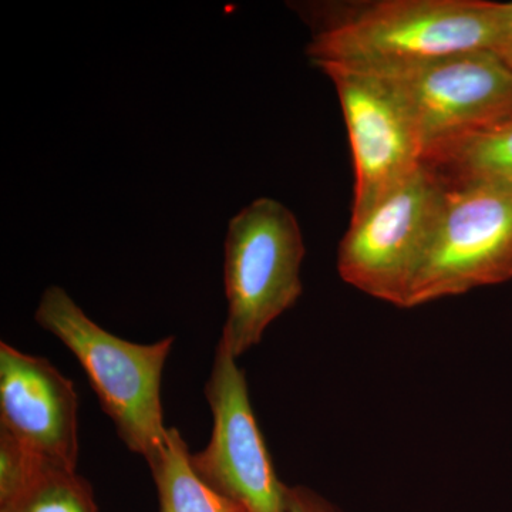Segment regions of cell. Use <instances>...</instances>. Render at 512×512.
Returning <instances> with one entry per match:
<instances>
[{"label":"cell","mask_w":512,"mask_h":512,"mask_svg":"<svg viewBox=\"0 0 512 512\" xmlns=\"http://www.w3.org/2000/svg\"><path fill=\"white\" fill-rule=\"evenodd\" d=\"M305 9L315 30L306 55L316 67L380 69L457 53L490 52L498 2L379 0Z\"/></svg>","instance_id":"obj_1"},{"label":"cell","mask_w":512,"mask_h":512,"mask_svg":"<svg viewBox=\"0 0 512 512\" xmlns=\"http://www.w3.org/2000/svg\"><path fill=\"white\" fill-rule=\"evenodd\" d=\"M35 319L82 365L101 409L131 453L153 463L167 439L161 382L174 336L150 343L128 342L107 332L60 286L43 292Z\"/></svg>","instance_id":"obj_2"},{"label":"cell","mask_w":512,"mask_h":512,"mask_svg":"<svg viewBox=\"0 0 512 512\" xmlns=\"http://www.w3.org/2000/svg\"><path fill=\"white\" fill-rule=\"evenodd\" d=\"M303 258L298 220L281 202L259 198L229 222L224 265L228 316L220 342L237 359L301 298Z\"/></svg>","instance_id":"obj_3"},{"label":"cell","mask_w":512,"mask_h":512,"mask_svg":"<svg viewBox=\"0 0 512 512\" xmlns=\"http://www.w3.org/2000/svg\"><path fill=\"white\" fill-rule=\"evenodd\" d=\"M446 191L421 164L363 217L350 221L338 249L340 278L373 298L404 308Z\"/></svg>","instance_id":"obj_4"},{"label":"cell","mask_w":512,"mask_h":512,"mask_svg":"<svg viewBox=\"0 0 512 512\" xmlns=\"http://www.w3.org/2000/svg\"><path fill=\"white\" fill-rule=\"evenodd\" d=\"M511 279L512 192L451 188L404 308Z\"/></svg>","instance_id":"obj_5"},{"label":"cell","mask_w":512,"mask_h":512,"mask_svg":"<svg viewBox=\"0 0 512 512\" xmlns=\"http://www.w3.org/2000/svg\"><path fill=\"white\" fill-rule=\"evenodd\" d=\"M362 70L380 77L402 101L424 153L512 114V73L488 50Z\"/></svg>","instance_id":"obj_6"},{"label":"cell","mask_w":512,"mask_h":512,"mask_svg":"<svg viewBox=\"0 0 512 512\" xmlns=\"http://www.w3.org/2000/svg\"><path fill=\"white\" fill-rule=\"evenodd\" d=\"M205 397L212 413L207 447L191 453L195 473L248 512H288V485L276 476L252 410L247 377L237 357L218 342Z\"/></svg>","instance_id":"obj_7"},{"label":"cell","mask_w":512,"mask_h":512,"mask_svg":"<svg viewBox=\"0 0 512 512\" xmlns=\"http://www.w3.org/2000/svg\"><path fill=\"white\" fill-rule=\"evenodd\" d=\"M318 67L335 84L348 128L355 165L353 221L419 170L423 141L402 101L376 74L342 64Z\"/></svg>","instance_id":"obj_8"},{"label":"cell","mask_w":512,"mask_h":512,"mask_svg":"<svg viewBox=\"0 0 512 512\" xmlns=\"http://www.w3.org/2000/svg\"><path fill=\"white\" fill-rule=\"evenodd\" d=\"M0 429L50 466L76 471L79 396L45 357L0 343Z\"/></svg>","instance_id":"obj_9"},{"label":"cell","mask_w":512,"mask_h":512,"mask_svg":"<svg viewBox=\"0 0 512 512\" xmlns=\"http://www.w3.org/2000/svg\"><path fill=\"white\" fill-rule=\"evenodd\" d=\"M423 165L447 190L512 192V114L427 148Z\"/></svg>","instance_id":"obj_10"},{"label":"cell","mask_w":512,"mask_h":512,"mask_svg":"<svg viewBox=\"0 0 512 512\" xmlns=\"http://www.w3.org/2000/svg\"><path fill=\"white\" fill-rule=\"evenodd\" d=\"M148 467L156 483L160 512H248L198 477L190 448L175 427L168 429L160 456Z\"/></svg>","instance_id":"obj_11"},{"label":"cell","mask_w":512,"mask_h":512,"mask_svg":"<svg viewBox=\"0 0 512 512\" xmlns=\"http://www.w3.org/2000/svg\"><path fill=\"white\" fill-rule=\"evenodd\" d=\"M0 512H99L92 484L77 471L45 464Z\"/></svg>","instance_id":"obj_12"},{"label":"cell","mask_w":512,"mask_h":512,"mask_svg":"<svg viewBox=\"0 0 512 512\" xmlns=\"http://www.w3.org/2000/svg\"><path fill=\"white\" fill-rule=\"evenodd\" d=\"M45 464L0 429V504L18 494Z\"/></svg>","instance_id":"obj_13"},{"label":"cell","mask_w":512,"mask_h":512,"mask_svg":"<svg viewBox=\"0 0 512 512\" xmlns=\"http://www.w3.org/2000/svg\"><path fill=\"white\" fill-rule=\"evenodd\" d=\"M490 52L512 73V2H498Z\"/></svg>","instance_id":"obj_14"},{"label":"cell","mask_w":512,"mask_h":512,"mask_svg":"<svg viewBox=\"0 0 512 512\" xmlns=\"http://www.w3.org/2000/svg\"><path fill=\"white\" fill-rule=\"evenodd\" d=\"M288 512H342L336 505L305 485L288 487Z\"/></svg>","instance_id":"obj_15"}]
</instances>
